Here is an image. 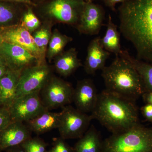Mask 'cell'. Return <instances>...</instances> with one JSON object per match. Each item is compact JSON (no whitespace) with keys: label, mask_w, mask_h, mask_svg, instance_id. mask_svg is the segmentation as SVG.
Here are the masks:
<instances>
[{"label":"cell","mask_w":152,"mask_h":152,"mask_svg":"<svg viewBox=\"0 0 152 152\" xmlns=\"http://www.w3.org/2000/svg\"><path fill=\"white\" fill-rule=\"evenodd\" d=\"M118 11L120 32L135 49L136 58L152 64V0H127Z\"/></svg>","instance_id":"obj_1"},{"label":"cell","mask_w":152,"mask_h":152,"mask_svg":"<svg viewBox=\"0 0 152 152\" xmlns=\"http://www.w3.org/2000/svg\"><path fill=\"white\" fill-rule=\"evenodd\" d=\"M91 115L112 134L124 132L140 124L135 102L106 89L98 95Z\"/></svg>","instance_id":"obj_2"},{"label":"cell","mask_w":152,"mask_h":152,"mask_svg":"<svg viewBox=\"0 0 152 152\" xmlns=\"http://www.w3.org/2000/svg\"><path fill=\"white\" fill-rule=\"evenodd\" d=\"M106 90L135 102L145 93L140 76L130 62L121 56L102 70Z\"/></svg>","instance_id":"obj_3"},{"label":"cell","mask_w":152,"mask_h":152,"mask_svg":"<svg viewBox=\"0 0 152 152\" xmlns=\"http://www.w3.org/2000/svg\"><path fill=\"white\" fill-rule=\"evenodd\" d=\"M102 152H152V127L138 125L103 141Z\"/></svg>","instance_id":"obj_4"},{"label":"cell","mask_w":152,"mask_h":152,"mask_svg":"<svg viewBox=\"0 0 152 152\" xmlns=\"http://www.w3.org/2000/svg\"><path fill=\"white\" fill-rule=\"evenodd\" d=\"M86 2V0H43L33 8L42 18L77 26Z\"/></svg>","instance_id":"obj_5"},{"label":"cell","mask_w":152,"mask_h":152,"mask_svg":"<svg viewBox=\"0 0 152 152\" xmlns=\"http://www.w3.org/2000/svg\"><path fill=\"white\" fill-rule=\"evenodd\" d=\"M74 89L69 82L52 76L41 90L39 94L44 105L51 111L62 108L72 103Z\"/></svg>","instance_id":"obj_6"},{"label":"cell","mask_w":152,"mask_h":152,"mask_svg":"<svg viewBox=\"0 0 152 152\" xmlns=\"http://www.w3.org/2000/svg\"><path fill=\"white\" fill-rule=\"evenodd\" d=\"M58 128L60 137L64 140L80 139L88 129L93 118L91 115L79 110L71 105L61 108Z\"/></svg>","instance_id":"obj_7"},{"label":"cell","mask_w":152,"mask_h":152,"mask_svg":"<svg viewBox=\"0 0 152 152\" xmlns=\"http://www.w3.org/2000/svg\"><path fill=\"white\" fill-rule=\"evenodd\" d=\"M51 77L50 68L44 63L26 68L20 74L15 99L40 91Z\"/></svg>","instance_id":"obj_8"},{"label":"cell","mask_w":152,"mask_h":152,"mask_svg":"<svg viewBox=\"0 0 152 152\" xmlns=\"http://www.w3.org/2000/svg\"><path fill=\"white\" fill-rule=\"evenodd\" d=\"M40 92L16 98L9 108L12 121L28 122L48 110L44 105Z\"/></svg>","instance_id":"obj_9"},{"label":"cell","mask_w":152,"mask_h":152,"mask_svg":"<svg viewBox=\"0 0 152 152\" xmlns=\"http://www.w3.org/2000/svg\"><path fill=\"white\" fill-rule=\"evenodd\" d=\"M0 55L4 60L7 67L16 72H21L28 67L42 64L35 56L26 49L5 42L0 47Z\"/></svg>","instance_id":"obj_10"},{"label":"cell","mask_w":152,"mask_h":152,"mask_svg":"<svg viewBox=\"0 0 152 152\" xmlns=\"http://www.w3.org/2000/svg\"><path fill=\"white\" fill-rule=\"evenodd\" d=\"M4 42L22 47L31 53L42 64L44 55L36 45L31 33L20 25L0 27Z\"/></svg>","instance_id":"obj_11"},{"label":"cell","mask_w":152,"mask_h":152,"mask_svg":"<svg viewBox=\"0 0 152 152\" xmlns=\"http://www.w3.org/2000/svg\"><path fill=\"white\" fill-rule=\"evenodd\" d=\"M105 15V12L102 6L94 2L86 1L77 28L82 34L97 35L103 26Z\"/></svg>","instance_id":"obj_12"},{"label":"cell","mask_w":152,"mask_h":152,"mask_svg":"<svg viewBox=\"0 0 152 152\" xmlns=\"http://www.w3.org/2000/svg\"><path fill=\"white\" fill-rule=\"evenodd\" d=\"M96 88L91 79H84L78 82L74 89L73 102L76 108L86 113H91L97 102Z\"/></svg>","instance_id":"obj_13"},{"label":"cell","mask_w":152,"mask_h":152,"mask_svg":"<svg viewBox=\"0 0 152 152\" xmlns=\"http://www.w3.org/2000/svg\"><path fill=\"white\" fill-rule=\"evenodd\" d=\"M31 132L23 123L12 121L0 132V150L20 145L31 137Z\"/></svg>","instance_id":"obj_14"},{"label":"cell","mask_w":152,"mask_h":152,"mask_svg":"<svg viewBox=\"0 0 152 152\" xmlns=\"http://www.w3.org/2000/svg\"><path fill=\"white\" fill-rule=\"evenodd\" d=\"M110 53L107 51L102 46L101 37H97L90 42L87 50V55L85 63L86 72L93 75L97 71L105 66L107 60L110 58Z\"/></svg>","instance_id":"obj_15"},{"label":"cell","mask_w":152,"mask_h":152,"mask_svg":"<svg viewBox=\"0 0 152 152\" xmlns=\"http://www.w3.org/2000/svg\"><path fill=\"white\" fill-rule=\"evenodd\" d=\"M61 113H53L50 110L44 112L37 117L27 122V126L31 132L40 135L58 129Z\"/></svg>","instance_id":"obj_16"},{"label":"cell","mask_w":152,"mask_h":152,"mask_svg":"<svg viewBox=\"0 0 152 152\" xmlns=\"http://www.w3.org/2000/svg\"><path fill=\"white\" fill-rule=\"evenodd\" d=\"M20 73L9 69L0 80V101L2 106L9 108L15 99Z\"/></svg>","instance_id":"obj_17"},{"label":"cell","mask_w":152,"mask_h":152,"mask_svg":"<svg viewBox=\"0 0 152 152\" xmlns=\"http://www.w3.org/2000/svg\"><path fill=\"white\" fill-rule=\"evenodd\" d=\"M75 144V152H102L103 141L100 133L93 125H91Z\"/></svg>","instance_id":"obj_18"},{"label":"cell","mask_w":152,"mask_h":152,"mask_svg":"<svg viewBox=\"0 0 152 152\" xmlns=\"http://www.w3.org/2000/svg\"><path fill=\"white\" fill-rule=\"evenodd\" d=\"M82 66L75 48H72L62 54L55 61V66L61 75L68 77Z\"/></svg>","instance_id":"obj_19"},{"label":"cell","mask_w":152,"mask_h":152,"mask_svg":"<svg viewBox=\"0 0 152 152\" xmlns=\"http://www.w3.org/2000/svg\"><path fill=\"white\" fill-rule=\"evenodd\" d=\"M106 27L105 34L101 38V44L106 50L118 56L122 50L120 42V34L110 15H109Z\"/></svg>","instance_id":"obj_20"},{"label":"cell","mask_w":152,"mask_h":152,"mask_svg":"<svg viewBox=\"0 0 152 152\" xmlns=\"http://www.w3.org/2000/svg\"><path fill=\"white\" fill-rule=\"evenodd\" d=\"M119 56L129 61L135 68L141 78L145 92H152V64L137 59L126 50H122Z\"/></svg>","instance_id":"obj_21"},{"label":"cell","mask_w":152,"mask_h":152,"mask_svg":"<svg viewBox=\"0 0 152 152\" xmlns=\"http://www.w3.org/2000/svg\"><path fill=\"white\" fill-rule=\"evenodd\" d=\"M24 4L0 1V27L14 25L12 23L23 14Z\"/></svg>","instance_id":"obj_22"},{"label":"cell","mask_w":152,"mask_h":152,"mask_svg":"<svg viewBox=\"0 0 152 152\" xmlns=\"http://www.w3.org/2000/svg\"><path fill=\"white\" fill-rule=\"evenodd\" d=\"M72 40V38L62 34L56 31L51 37L49 43L48 56L49 59L53 58L62 51L67 44Z\"/></svg>","instance_id":"obj_23"},{"label":"cell","mask_w":152,"mask_h":152,"mask_svg":"<svg viewBox=\"0 0 152 152\" xmlns=\"http://www.w3.org/2000/svg\"><path fill=\"white\" fill-rule=\"evenodd\" d=\"M21 26L30 33L39 27L40 22L34 12L32 6L26 5L21 15Z\"/></svg>","instance_id":"obj_24"},{"label":"cell","mask_w":152,"mask_h":152,"mask_svg":"<svg viewBox=\"0 0 152 152\" xmlns=\"http://www.w3.org/2000/svg\"><path fill=\"white\" fill-rule=\"evenodd\" d=\"M25 152H48V143L38 137H31L20 145Z\"/></svg>","instance_id":"obj_25"},{"label":"cell","mask_w":152,"mask_h":152,"mask_svg":"<svg viewBox=\"0 0 152 152\" xmlns=\"http://www.w3.org/2000/svg\"><path fill=\"white\" fill-rule=\"evenodd\" d=\"M33 37L36 45L44 55L50 40V30L47 28H41L40 29L36 32Z\"/></svg>","instance_id":"obj_26"},{"label":"cell","mask_w":152,"mask_h":152,"mask_svg":"<svg viewBox=\"0 0 152 152\" xmlns=\"http://www.w3.org/2000/svg\"><path fill=\"white\" fill-rule=\"evenodd\" d=\"M48 152H75L74 147H71L61 137L53 139L52 147Z\"/></svg>","instance_id":"obj_27"},{"label":"cell","mask_w":152,"mask_h":152,"mask_svg":"<svg viewBox=\"0 0 152 152\" xmlns=\"http://www.w3.org/2000/svg\"><path fill=\"white\" fill-rule=\"evenodd\" d=\"M12 122L9 108L0 106V132Z\"/></svg>","instance_id":"obj_28"},{"label":"cell","mask_w":152,"mask_h":152,"mask_svg":"<svg viewBox=\"0 0 152 152\" xmlns=\"http://www.w3.org/2000/svg\"><path fill=\"white\" fill-rule=\"evenodd\" d=\"M141 111L143 116L147 121L152 123V105L146 104L142 107Z\"/></svg>","instance_id":"obj_29"},{"label":"cell","mask_w":152,"mask_h":152,"mask_svg":"<svg viewBox=\"0 0 152 152\" xmlns=\"http://www.w3.org/2000/svg\"><path fill=\"white\" fill-rule=\"evenodd\" d=\"M127 0H102L104 4L112 11L115 10V7L118 3H123Z\"/></svg>","instance_id":"obj_30"},{"label":"cell","mask_w":152,"mask_h":152,"mask_svg":"<svg viewBox=\"0 0 152 152\" xmlns=\"http://www.w3.org/2000/svg\"><path fill=\"white\" fill-rule=\"evenodd\" d=\"M0 1H6L11 2L24 4L32 6V7H35V6H37V5L33 3L31 0H0Z\"/></svg>","instance_id":"obj_31"},{"label":"cell","mask_w":152,"mask_h":152,"mask_svg":"<svg viewBox=\"0 0 152 152\" xmlns=\"http://www.w3.org/2000/svg\"><path fill=\"white\" fill-rule=\"evenodd\" d=\"M142 97L146 104L152 105V92H145L142 95Z\"/></svg>","instance_id":"obj_32"},{"label":"cell","mask_w":152,"mask_h":152,"mask_svg":"<svg viewBox=\"0 0 152 152\" xmlns=\"http://www.w3.org/2000/svg\"><path fill=\"white\" fill-rule=\"evenodd\" d=\"M6 151L7 152H25L20 145L10 148Z\"/></svg>","instance_id":"obj_33"},{"label":"cell","mask_w":152,"mask_h":152,"mask_svg":"<svg viewBox=\"0 0 152 152\" xmlns=\"http://www.w3.org/2000/svg\"><path fill=\"white\" fill-rule=\"evenodd\" d=\"M9 68L7 66H0V80L7 72Z\"/></svg>","instance_id":"obj_34"},{"label":"cell","mask_w":152,"mask_h":152,"mask_svg":"<svg viewBox=\"0 0 152 152\" xmlns=\"http://www.w3.org/2000/svg\"><path fill=\"white\" fill-rule=\"evenodd\" d=\"M3 66L7 65H6L5 62L4 60L2 57L1 56V55H0V66Z\"/></svg>","instance_id":"obj_35"},{"label":"cell","mask_w":152,"mask_h":152,"mask_svg":"<svg viewBox=\"0 0 152 152\" xmlns=\"http://www.w3.org/2000/svg\"><path fill=\"white\" fill-rule=\"evenodd\" d=\"M4 42V39H3L2 36L1 34V31H0V47L2 45Z\"/></svg>","instance_id":"obj_36"},{"label":"cell","mask_w":152,"mask_h":152,"mask_svg":"<svg viewBox=\"0 0 152 152\" xmlns=\"http://www.w3.org/2000/svg\"><path fill=\"white\" fill-rule=\"evenodd\" d=\"M31 1L32 2L34 3V4L37 5V4H39V3L43 1V0H31Z\"/></svg>","instance_id":"obj_37"},{"label":"cell","mask_w":152,"mask_h":152,"mask_svg":"<svg viewBox=\"0 0 152 152\" xmlns=\"http://www.w3.org/2000/svg\"><path fill=\"white\" fill-rule=\"evenodd\" d=\"M94 0H86V1L94 2Z\"/></svg>","instance_id":"obj_38"},{"label":"cell","mask_w":152,"mask_h":152,"mask_svg":"<svg viewBox=\"0 0 152 152\" xmlns=\"http://www.w3.org/2000/svg\"><path fill=\"white\" fill-rule=\"evenodd\" d=\"M2 106L1 104V101H0V106Z\"/></svg>","instance_id":"obj_39"}]
</instances>
